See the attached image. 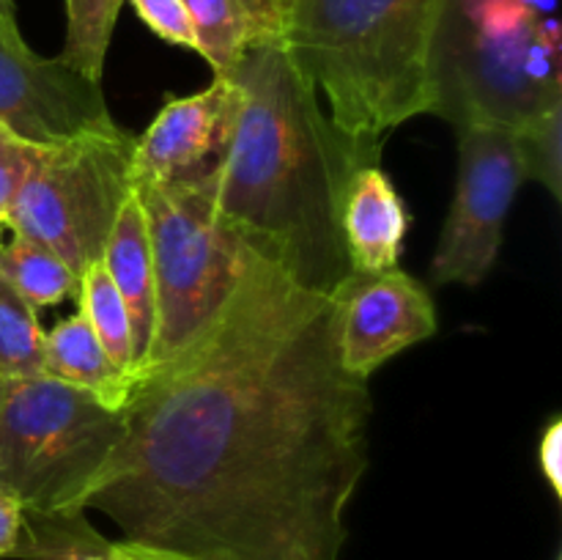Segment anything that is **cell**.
<instances>
[{"mask_svg": "<svg viewBox=\"0 0 562 560\" xmlns=\"http://www.w3.org/2000/svg\"><path fill=\"white\" fill-rule=\"evenodd\" d=\"M371 410L338 362L333 296L250 247L206 333L137 379L82 511L181 560H338Z\"/></svg>", "mask_w": 562, "mask_h": 560, "instance_id": "cell-1", "label": "cell"}, {"mask_svg": "<svg viewBox=\"0 0 562 560\" xmlns=\"http://www.w3.org/2000/svg\"><path fill=\"white\" fill-rule=\"evenodd\" d=\"M234 130L217 168L203 173L220 217L305 289L333 296L351 275L340 206L349 181L382 159V141L355 137L283 42L239 58Z\"/></svg>", "mask_w": 562, "mask_h": 560, "instance_id": "cell-2", "label": "cell"}, {"mask_svg": "<svg viewBox=\"0 0 562 560\" xmlns=\"http://www.w3.org/2000/svg\"><path fill=\"white\" fill-rule=\"evenodd\" d=\"M437 11L439 0H289L285 47L340 130L384 141L434 110Z\"/></svg>", "mask_w": 562, "mask_h": 560, "instance_id": "cell-3", "label": "cell"}, {"mask_svg": "<svg viewBox=\"0 0 562 560\" xmlns=\"http://www.w3.org/2000/svg\"><path fill=\"white\" fill-rule=\"evenodd\" d=\"M560 0H439L428 53L434 115L527 130L562 104Z\"/></svg>", "mask_w": 562, "mask_h": 560, "instance_id": "cell-4", "label": "cell"}, {"mask_svg": "<svg viewBox=\"0 0 562 560\" xmlns=\"http://www.w3.org/2000/svg\"><path fill=\"white\" fill-rule=\"evenodd\" d=\"M124 437V410L47 373L0 379V492L25 514L82 511Z\"/></svg>", "mask_w": 562, "mask_h": 560, "instance_id": "cell-5", "label": "cell"}, {"mask_svg": "<svg viewBox=\"0 0 562 560\" xmlns=\"http://www.w3.org/2000/svg\"><path fill=\"white\" fill-rule=\"evenodd\" d=\"M132 187L146 214L154 269V338L143 379L206 333L234 294L250 245L220 217L201 176Z\"/></svg>", "mask_w": 562, "mask_h": 560, "instance_id": "cell-6", "label": "cell"}, {"mask_svg": "<svg viewBox=\"0 0 562 560\" xmlns=\"http://www.w3.org/2000/svg\"><path fill=\"white\" fill-rule=\"evenodd\" d=\"M132 152L135 137L115 121L42 146L5 228L49 247L80 278L132 190Z\"/></svg>", "mask_w": 562, "mask_h": 560, "instance_id": "cell-7", "label": "cell"}, {"mask_svg": "<svg viewBox=\"0 0 562 560\" xmlns=\"http://www.w3.org/2000/svg\"><path fill=\"white\" fill-rule=\"evenodd\" d=\"M453 203L431 258L437 285H481L497 264L510 209L527 181L521 137L508 126H461Z\"/></svg>", "mask_w": 562, "mask_h": 560, "instance_id": "cell-8", "label": "cell"}, {"mask_svg": "<svg viewBox=\"0 0 562 560\" xmlns=\"http://www.w3.org/2000/svg\"><path fill=\"white\" fill-rule=\"evenodd\" d=\"M335 302V351L346 373L368 379L387 360L437 335V305L404 269L351 272Z\"/></svg>", "mask_w": 562, "mask_h": 560, "instance_id": "cell-9", "label": "cell"}, {"mask_svg": "<svg viewBox=\"0 0 562 560\" xmlns=\"http://www.w3.org/2000/svg\"><path fill=\"white\" fill-rule=\"evenodd\" d=\"M110 121L102 82L36 55L22 33L0 27V126L33 146H53Z\"/></svg>", "mask_w": 562, "mask_h": 560, "instance_id": "cell-10", "label": "cell"}, {"mask_svg": "<svg viewBox=\"0 0 562 560\" xmlns=\"http://www.w3.org/2000/svg\"><path fill=\"white\" fill-rule=\"evenodd\" d=\"M239 88L231 77H214L212 86L190 97H170L135 137L132 184L198 179L217 168L234 130Z\"/></svg>", "mask_w": 562, "mask_h": 560, "instance_id": "cell-11", "label": "cell"}, {"mask_svg": "<svg viewBox=\"0 0 562 560\" xmlns=\"http://www.w3.org/2000/svg\"><path fill=\"white\" fill-rule=\"evenodd\" d=\"M346 256L351 272H384L398 267L409 212L382 165H366L349 181L340 206Z\"/></svg>", "mask_w": 562, "mask_h": 560, "instance_id": "cell-12", "label": "cell"}, {"mask_svg": "<svg viewBox=\"0 0 562 560\" xmlns=\"http://www.w3.org/2000/svg\"><path fill=\"white\" fill-rule=\"evenodd\" d=\"M195 27V53L228 77L258 44H285L289 0H181Z\"/></svg>", "mask_w": 562, "mask_h": 560, "instance_id": "cell-13", "label": "cell"}, {"mask_svg": "<svg viewBox=\"0 0 562 560\" xmlns=\"http://www.w3.org/2000/svg\"><path fill=\"white\" fill-rule=\"evenodd\" d=\"M99 261H102L104 272L124 300L126 313H130L135 373L140 377L154 338V269L146 214H143V203L135 187L126 192L124 203L115 214V223L110 228Z\"/></svg>", "mask_w": 562, "mask_h": 560, "instance_id": "cell-14", "label": "cell"}, {"mask_svg": "<svg viewBox=\"0 0 562 560\" xmlns=\"http://www.w3.org/2000/svg\"><path fill=\"white\" fill-rule=\"evenodd\" d=\"M44 373L66 384L88 390L110 410H124L135 393L137 379L121 371L102 349L80 313L60 318L44 335Z\"/></svg>", "mask_w": 562, "mask_h": 560, "instance_id": "cell-15", "label": "cell"}, {"mask_svg": "<svg viewBox=\"0 0 562 560\" xmlns=\"http://www.w3.org/2000/svg\"><path fill=\"white\" fill-rule=\"evenodd\" d=\"M14 560H181L170 552L143 547L121 538L110 541L91 522L86 511L71 514H25L22 511V536Z\"/></svg>", "mask_w": 562, "mask_h": 560, "instance_id": "cell-16", "label": "cell"}, {"mask_svg": "<svg viewBox=\"0 0 562 560\" xmlns=\"http://www.w3.org/2000/svg\"><path fill=\"white\" fill-rule=\"evenodd\" d=\"M0 278L36 311L75 296L77 275L49 247L16 236L0 245Z\"/></svg>", "mask_w": 562, "mask_h": 560, "instance_id": "cell-17", "label": "cell"}, {"mask_svg": "<svg viewBox=\"0 0 562 560\" xmlns=\"http://www.w3.org/2000/svg\"><path fill=\"white\" fill-rule=\"evenodd\" d=\"M77 305L80 316L86 318L88 327L99 338L102 349L108 351L110 360L137 379L135 373V344H132V322L126 313L124 300L115 291L113 280L104 272L102 261L88 264L77 278Z\"/></svg>", "mask_w": 562, "mask_h": 560, "instance_id": "cell-18", "label": "cell"}, {"mask_svg": "<svg viewBox=\"0 0 562 560\" xmlns=\"http://www.w3.org/2000/svg\"><path fill=\"white\" fill-rule=\"evenodd\" d=\"M126 0H66V38L58 60L102 82L115 22Z\"/></svg>", "mask_w": 562, "mask_h": 560, "instance_id": "cell-19", "label": "cell"}, {"mask_svg": "<svg viewBox=\"0 0 562 560\" xmlns=\"http://www.w3.org/2000/svg\"><path fill=\"white\" fill-rule=\"evenodd\" d=\"M44 335L36 311L0 278V379L44 373Z\"/></svg>", "mask_w": 562, "mask_h": 560, "instance_id": "cell-20", "label": "cell"}, {"mask_svg": "<svg viewBox=\"0 0 562 560\" xmlns=\"http://www.w3.org/2000/svg\"><path fill=\"white\" fill-rule=\"evenodd\" d=\"M527 181H538L554 198L562 195V104L519 132Z\"/></svg>", "mask_w": 562, "mask_h": 560, "instance_id": "cell-21", "label": "cell"}, {"mask_svg": "<svg viewBox=\"0 0 562 560\" xmlns=\"http://www.w3.org/2000/svg\"><path fill=\"white\" fill-rule=\"evenodd\" d=\"M42 146L22 141L14 132L0 126V225L9 220L11 206H14L16 195H20L22 184H25L27 173H31L36 154Z\"/></svg>", "mask_w": 562, "mask_h": 560, "instance_id": "cell-22", "label": "cell"}, {"mask_svg": "<svg viewBox=\"0 0 562 560\" xmlns=\"http://www.w3.org/2000/svg\"><path fill=\"white\" fill-rule=\"evenodd\" d=\"M130 3L154 36L195 53V27L181 0H130Z\"/></svg>", "mask_w": 562, "mask_h": 560, "instance_id": "cell-23", "label": "cell"}, {"mask_svg": "<svg viewBox=\"0 0 562 560\" xmlns=\"http://www.w3.org/2000/svg\"><path fill=\"white\" fill-rule=\"evenodd\" d=\"M538 467L552 486L554 497H562V417H552L543 426L538 443Z\"/></svg>", "mask_w": 562, "mask_h": 560, "instance_id": "cell-24", "label": "cell"}, {"mask_svg": "<svg viewBox=\"0 0 562 560\" xmlns=\"http://www.w3.org/2000/svg\"><path fill=\"white\" fill-rule=\"evenodd\" d=\"M22 536V505L0 492V560L11 558Z\"/></svg>", "mask_w": 562, "mask_h": 560, "instance_id": "cell-25", "label": "cell"}, {"mask_svg": "<svg viewBox=\"0 0 562 560\" xmlns=\"http://www.w3.org/2000/svg\"><path fill=\"white\" fill-rule=\"evenodd\" d=\"M0 27H3L5 33H20V25H16L14 0H0Z\"/></svg>", "mask_w": 562, "mask_h": 560, "instance_id": "cell-26", "label": "cell"}, {"mask_svg": "<svg viewBox=\"0 0 562 560\" xmlns=\"http://www.w3.org/2000/svg\"><path fill=\"white\" fill-rule=\"evenodd\" d=\"M0 234H3V225H0ZM0 245H3V236H0Z\"/></svg>", "mask_w": 562, "mask_h": 560, "instance_id": "cell-27", "label": "cell"}, {"mask_svg": "<svg viewBox=\"0 0 562 560\" xmlns=\"http://www.w3.org/2000/svg\"><path fill=\"white\" fill-rule=\"evenodd\" d=\"M554 560H562V558H560V555H558V558H554Z\"/></svg>", "mask_w": 562, "mask_h": 560, "instance_id": "cell-28", "label": "cell"}]
</instances>
